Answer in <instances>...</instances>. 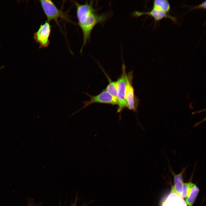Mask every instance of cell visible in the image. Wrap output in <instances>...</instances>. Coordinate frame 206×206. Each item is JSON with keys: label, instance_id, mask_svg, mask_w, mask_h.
<instances>
[{"label": "cell", "instance_id": "cell-12", "mask_svg": "<svg viewBox=\"0 0 206 206\" xmlns=\"http://www.w3.org/2000/svg\"><path fill=\"white\" fill-rule=\"evenodd\" d=\"M107 77L109 82V83L106 88L104 90L108 92L114 98L117 100L116 81H112L107 76Z\"/></svg>", "mask_w": 206, "mask_h": 206}, {"label": "cell", "instance_id": "cell-5", "mask_svg": "<svg viewBox=\"0 0 206 206\" xmlns=\"http://www.w3.org/2000/svg\"><path fill=\"white\" fill-rule=\"evenodd\" d=\"M39 2L48 22H49L52 20L56 21L60 17L64 18L62 11L57 7L52 1L41 0Z\"/></svg>", "mask_w": 206, "mask_h": 206}, {"label": "cell", "instance_id": "cell-1", "mask_svg": "<svg viewBox=\"0 0 206 206\" xmlns=\"http://www.w3.org/2000/svg\"><path fill=\"white\" fill-rule=\"evenodd\" d=\"M76 8V15L78 24L82 30L83 34V44L82 48L89 41L91 32L97 24L105 21L107 15L99 14L96 9L93 7V1L86 2L84 4H80L74 1Z\"/></svg>", "mask_w": 206, "mask_h": 206}, {"label": "cell", "instance_id": "cell-4", "mask_svg": "<svg viewBox=\"0 0 206 206\" xmlns=\"http://www.w3.org/2000/svg\"><path fill=\"white\" fill-rule=\"evenodd\" d=\"M51 28L49 22L46 21L44 23L40 25L38 30L34 33V39L39 45V48L46 47L49 45Z\"/></svg>", "mask_w": 206, "mask_h": 206}, {"label": "cell", "instance_id": "cell-8", "mask_svg": "<svg viewBox=\"0 0 206 206\" xmlns=\"http://www.w3.org/2000/svg\"><path fill=\"white\" fill-rule=\"evenodd\" d=\"M187 167L183 168L181 173L177 175L175 174L171 171V173L174 176V186L172 187V189L181 198L183 184V175Z\"/></svg>", "mask_w": 206, "mask_h": 206}, {"label": "cell", "instance_id": "cell-13", "mask_svg": "<svg viewBox=\"0 0 206 206\" xmlns=\"http://www.w3.org/2000/svg\"><path fill=\"white\" fill-rule=\"evenodd\" d=\"M191 183V182L183 183L181 197L183 199L186 197Z\"/></svg>", "mask_w": 206, "mask_h": 206}, {"label": "cell", "instance_id": "cell-16", "mask_svg": "<svg viewBox=\"0 0 206 206\" xmlns=\"http://www.w3.org/2000/svg\"><path fill=\"white\" fill-rule=\"evenodd\" d=\"M28 204L29 206H33L30 203H29Z\"/></svg>", "mask_w": 206, "mask_h": 206}, {"label": "cell", "instance_id": "cell-2", "mask_svg": "<svg viewBox=\"0 0 206 206\" xmlns=\"http://www.w3.org/2000/svg\"><path fill=\"white\" fill-rule=\"evenodd\" d=\"M126 70L125 66L123 64L122 68V74L116 81L118 106L117 111V113L120 112L124 108H127L125 99L127 77Z\"/></svg>", "mask_w": 206, "mask_h": 206}, {"label": "cell", "instance_id": "cell-9", "mask_svg": "<svg viewBox=\"0 0 206 206\" xmlns=\"http://www.w3.org/2000/svg\"><path fill=\"white\" fill-rule=\"evenodd\" d=\"M183 199L172 189L170 195L162 206H187Z\"/></svg>", "mask_w": 206, "mask_h": 206}, {"label": "cell", "instance_id": "cell-15", "mask_svg": "<svg viewBox=\"0 0 206 206\" xmlns=\"http://www.w3.org/2000/svg\"><path fill=\"white\" fill-rule=\"evenodd\" d=\"M71 206H76V202H75V203Z\"/></svg>", "mask_w": 206, "mask_h": 206}, {"label": "cell", "instance_id": "cell-10", "mask_svg": "<svg viewBox=\"0 0 206 206\" xmlns=\"http://www.w3.org/2000/svg\"><path fill=\"white\" fill-rule=\"evenodd\" d=\"M199 191L198 187L195 184L192 183L185 198L186 202L189 206H193Z\"/></svg>", "mask_w": 206, "mask_h": 206}, {"label": "cell", "instance_id": "cell-6", "mask_svg": "<svg viewBox=\"0 0 206 206\" xmlns=\"http://www.w3.org/2000/svg\"><path fill=\"white\" fill-rule=\"evenodd\" d=\"M132 71L127 74L125 99L127 105V108L129 110H132L135 112L137 110V103L132 84Z\"/></svg>", "mask_w": 206, "mask_h": 206}, {"label": "cell", "instance_id": "cell-17", "mask_svg": "<svg viewBox=\"0 0 206 206\" xmlns=\"http://www.w3.org/2000/svg\"><path fill=\"white\" fill-rule=\"evenodd\" d=\"M4 67V66H3L1 67L0 68V70H1Z\"/></svg>", "mask_w": 206, "mask_h": 206}, {"label": "cell", "instance_id": "cell-3", "mask_svg": "<svg viewBox=\"0 0 206 206\" xmlns=\"http://www.w3.org/2000/svg\"><path fill=\"white\" fill-rule=\"evenodd\" d=\"M90 99L88 101H84L82 103L84 106L75 112L73 113L71 116L82 109L85 108L90 105L95 103H99L118 105V100L114 98L110 94L104 90L99 94L96 96H92L86 93Z\"/></svg>", "mask_w": 206, "mask_h": 206}, {"label": "cell", "instance_id": "cell-7", "mask_svg": "<svg viewBox=\"0 0 206 206\" xmlns=\"http://www.w3.org/2000/svg\"><path fill=\"white\" fill-rule=\"evenodd\" d=\"M134 15L138 17L143 15H148L153 17L155 22L159 21L164 18H169L174 22L176 21V18L171 16L170 15L167 13L160 10L152 9L149 12H139L135 11L134 13Z\"/></svg>", "mask_w": 206, "mask_h": 206}, {"label": "cell", "instance_id": "cell-11", "mask_svg": "<svg viewBox=\"0 0 206 206\" xmlns=\"http://www.w3.org/2000/svg\"><path fill=\"white\" fill-rule=\"evenodd\" d=\"M153 9L162 11L168 13L170 11L171 6L167 0H155L153 1Z\"/></svg>", "mask_w": 206, "mask_h": 206}, {"label": "cell", "instance_id": "cell-14", "mask_svg": "<svg viewBox=\"0 0 206 206\" xmlns=\"http://www.w3.org/2000/svg\"><path fill=\"white\" fill-rule=\"evenodd\" d=\"M206 1H205L201 3L200 5L194 7L193 8V9H206Z\"/></svg>", "mask_w": 206, "mask_h": 206}]
</instances>
